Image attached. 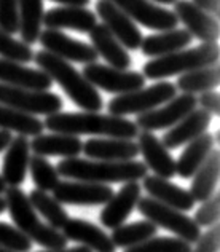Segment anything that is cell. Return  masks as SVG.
I'll list each match as a JSON object with an SVG mask.
<instances>
[{
  "label": "cell",
  "instance_id": "cell-1",
  "mask_svg": "<svg viewBox=\"0 0 220 252\" xmlns=\"http://www.w3.org/2000/svg\"><path fill=\"white\" fill-rule=\"evenodd\" d=\"M45 128L51 132L70 136H101L115 139H136L139 128L125 117L104 115L99 112H58L46 115Z\"/></svg>",
  "mask_w": 220,
  "mask_h": 252
},
{
  "label": "cell",
  "instance_id": "cell-2",
  "mask_svg": "<svg viewBox=\"0 0 220 252\" xmlns=\"http://www.w3.org/2000/svg\"><path fill=\"white\" fill-rule=\"evenodd\" d=\"M59 176L93 184H126L139 182L147 176V166L142 161H101L82 160V158H64L58 163Z\"/></svg>",
  "mask_w": 220,
  "mask_h": 252
},
{
  "label": "cell",
  "instance_id": "cell-3",
  "mask_svg": "<svg viewBox=\"0 0 220 252\" xmlns=\"http://www.w3.org/2000/svg\"><path fill=\"white\" fill-rule=\"evenodd\" d=\"M34 59L38 69L61 86L70 101L80 109L86 112H99L102 109L104 102L99 91L78 70H75L72 64L48 51H37Z\"/></svg>",
  "mask_w": 220,
  "mask_h": 252
},
{
  "label": "cell",
  "instance_id": "cell-4",
  "mask_svg": "<svg viewBox=\"0 0 220 252\" xmlns=\"http://www.w3.org/2000/svg\"><path fill=\"white\" fill-rule=\"evenodd\" d=\"M3 200L15 227L29 241H34L48 251L64 249L67 246V238L59 230L51 228L48 223H43L40 220L35 209L32 208L28 195L19 187L6 189Z\"/></svg>",
  "mask_w": 220,
  "mask_h": 252
},
{
  "label": "cell",
  "instance_id": "cell-5",
  "mask_svg": "<svg viewBox=\"0 0 220 252\" xmlns=\"http://www.w3.org/2000/svg\"><path fill=\"white\" fill-rule=\"evenodd\" d=\"M219 43H201L190 50H181L171 55L153 58L144 65L142 75L150 80H161V78L182 75L187 72L219 64Z\"/></svg>",
  "mask_w": 220,
  "mask_h": 252
},
{
  "label": "cell",
  "instance_id": "cell-6",
  "mask_svg": "<svg viewBox=\"0 0 220 252\" xmlns=\"http://www.w3.org/2000/svg\"><path fill=\"white\" fill-rule=\"evenodd\" d=\"M136 208L147 220L155 223L157 227L172 231V233L176 235V238H181L182 241L189 244L196 243L198 238L203 233L199 225L193 220L191 217H189L187 214H184V212L177 211L174 208H169V206H166V204L158 203L150 196L139 198V203Z\"/></svg>",
  "mask_w": 220,
  "mask_h": 252
},
{
  "label": "cell",
  "instance_id": "cell-7",
  "mask_svg": "<svg viewBox=\"0 0 220 252\" xmlns=\"http://www.w3.org/2000/svg\"><path fill=\"white\" fill-rule=\"evenodd\" d=\"M177 96V88L171 82H158L149 88H141L125 94H118L109 102L107 109L110 115L125 117L132 114H145V112L159 107L161 104L171 101Z\"/></svg>",
  "mask_w": 220,
  "mask_h": 252
},
{
  "label": "cell",
  "instance_id": "cell-8",
  "mask_svg": "<svg viewBox=\"0 0 220 252\" xmlns=\"http://www.w3.org/2000/svg\"><path fill=\"white\" fill-rule=\"evenodd\" d=\"M0 104L29 115H53L64 107L63 99L51 91L24 90L0 83Z\"/></svg>",
  "mask_w": 220,
  "mask_h": 252
},
{
  "label": "cell",
  "instance_id": "cell-9",
  "mask_svg": "<svg viewBox=\"0 0 220 252\" xmlns=\"http://www.w3.org/2000/svg\"><path fill=\"white\" fill-rule=\"evenodd\" d=\"M82 75L94 88H101L107 93H113L117 96L141 90L145 85V77L139 74V72L122 70L97 63L86 64L83 67Z\"/></svg>",
  "mask_w": 220,
  "mask_h": 252
},
{
  "label": "cell",
  "instance_id": "cell-10",
  "mask_svg": "<svg viewBox=\"0 0 220 252\" xmlns=\"http://www.w3.org/2000/svg\"><path fill=\"white\" fill-rule=\"evenodd\" d=\"M198 105V99L195 94H187L182 93L171 101L166 102L163 107H157L145 114L137 115L134 122L139 131H158V129H169L177 122H181L185 115H189L191 110H195Z\"/></svg>",
  "mask_w": 220,
  "mask_h": 252
},
{
  "label": "cell",
  "instance_id": "cell-11",
  "mask_svg": "<svg viewBox=\"0 0 220 252\" xmlns=\"http://www.w3.org/2000/svg\"><path fill=\"white\" fill-rule=\"evenodd\" d=\"M134 23H139L147 29L168 31L177 28L179 19L174 11H169L150 0H109Z\"/></svg>",
  "mask_w": 220,
  "mask_h": 252
},
{
  "label": "cell",
  "instance_id": "cell-12",
  "mask_svg": "<svg viewBox=\"0 0 220 252\" xmlns=\"http://www.w3.org/2000/svg\"><path fill=\"white\" fill-rule=\"evenodd\" d=\"M38 42L43 46L45 51L51 53L64 61L70 63H82V64H91L96 63L97 53L94 51L91 45L80 42L65 35L64 32L56 29H45L40 32Z\"/></svg>",
  "mask_w": 220,
  "mask_h": 252
},
{
  "label": "cell",
  "instance_id": "cell-13",
  "mask_svg": "<svg viewBox=\"0 0 220 252\" xmlns=\"http://www.w3.org/2000/svg\"><path fill=\"white\" fill-rule=\"evenodd\" d=\"M53 196L61 204L75 206H101L113 196V189L105 184L93 182H58L53 189Z\"/></svg>",
  "mask_w": 220,
  "mask_h": 252
},
{
  "label": "cell",
  "instance_id": "cell-14",
  "mask_svg": "<svg viewBox=\"0 0 220 252\" xmlns=\"http://www.w3.org/2000/svg\"><path fill=\"white\" fill-rule=\"evenodd\" d=\"M96 13L101 18L102 24L107 28L113 37L122 43L126 50H139L142 43V32L139 31L136 23L118 10L109 0H99L96 3Z\"/></svg>",
  "mask_w": 220,
  "mask_h": 252
},
{
  "label": "cell",
  "instance_id": "cell-15",
  "mask_svg": "<svg viewBox=\"0 0 220 252\" xmlns=\"http://www.w3.org/2000/svg\"><path fill=\"white\" fill-rule=\"evenodd\" d=\"M174 15L185 26L191 37L199 38L203 43H217L220 35L217 18L198 8L190 0H177L174 3Z\"/></svg>",
  "mask_w": 220,
  "mask_h": 252
},
{
  "label": "cell",
  "instance_id": "cell-16",
  "mask_svg": "<svg viewBox=\"0 0 220 252\" xmlns=\"http://www.w3.org/2000/svg\"><path fill=\"white\" fill-rule=\"evenodd\" d=\"M142 187L139 182H126L110 200L104 204L99 220L107 228H117L126 222L131 212L136 209Z\"/></svg>",
  "mask_w": 220,
  "mask_h": 252
},
{
  "label": "cell",
  "instance_id": "cell-17",
  "mask_svg": "<svg viewBox=\"0 0 220 252\" xmlns=\"http://www.w3.org/2000/svg\"><path fill=\"white\" fill-rule=\"evenodd\" d=\"M139 154L144 157V164L153 176L161 179H171L176 176V161L163 142L150 131H139L137 134Z\"/></svg>",
  "mask_w": 220,
  "mask_h": 252
},
{
  "label": "cell",
  "instance_id": "cell-18",
  "mask_svg": "<svg viewBox=\"0 0 220 252\" xmlns=\"http://www.w3.org/2000/svg\"><path fill=\"white\" fill-rule=\"evenodd\" d=\"M82 152L90 160L128 161L139 155V147L132 139L93 137L83 144Z\"/></svg>",
  "mask_w": 220,
  "mask_h": 252
},
{
  "label": "cell",
  "instance_id": "cell-19",
  "mask_svg": "<svg viewBox=\"0 0 220 252\" xmlns=\"http://www.w3.org/2000/svg\"><path fill=\"white\" fill-rule=\"evenodd\" d=\"M212 120V115L203 109L191 110L189 115H185L181 122H177L172 128L164 132L161 142L166 149H177L189 144L198 136L204 134L208 131Z\"/></svg>",
  "mask_w": 220,
  "mask_h": 252
},
{
  "label": "cell",
  "instance_id": "cell-20",
  "mask_svg": "<svg viewBox=\"0 0 220 252\" xmlns=\"http://www.w3.org/2000/svg\"><path fill=\"white\" fill-rule=\"evenodd\" d=\"M0 83L35 91H50L53 86V80L43 70L26 67L19 63L2 58H0Z\"/></svg>",
  "mask_w": 220,
  "mask_h": 252
},
{
  "label": "cell",
  "instance_id": "cell-21",
  "mask_svg": "<svg viewBox=\"0 0 220 252\" xmlns=\"http://www.w3.org/2000/svg\"><path fill=\"white\" fill-rule=\"evenodd\" d=\"M142 187L150 195V198L161 204H166L169 208H174L181 212L191 211L195 208L196 201L193 200L190 191L169 182V179H161L153 174L145 176Z\"/></svg>",
  "mask_w": 220,
  "mask_h": 252
},
{
  "label": "cell",
  "instance_id": "cell-22",
  "mask_svg": "<svg viewBox=\"0 0 220 252\" xmlns=\"http://www.w3.org/2000/svg\"><path fill=\"white\" fill-rule=\"evenodd\" d=\"M61 230L67 240L80 243L93 252H115L117 249L112 238L104 230L83 219H69Z\"/></svg>",
  "mask_w": 220,
  "mask_h": 252
},
{
  "label": "cell",
  "instance_id": "cell-23",
  "mask_svg": "<svg viewBox=\"0 0 220 252\" xmlns=\"http://www.w3.org/2000/svg\"><path fill=\"white\" fill-rule=\"evenodd\" d=\"M5 150L6 154L2 164V177L8 187H19L26 181L29 171L31 145L28 137H13Z\"/></svg>",
  "mask_w": 220,
  "mask_h": 252
},
{
  "label": "cell",
  "instance_id": "cell-24",
  "mask_svg": "<svg viewBox=\"0 0 220 252\" xmlns=\"http://www.w3.org/2000/svg\"><path fill=\"white\" fill-rule=\"evenodd\" d=\"M97 24L96 13L85 6H59L43 13V26L46 29H72L77 32H88Z\"/></svg>",
  "mask_w": 220,
  "mask_h": 252
},
{
  "label": "cell",
  "instance_id": "cell-25",
  "mask_svg": "<svg viewBox=\"0 0 220 252\" xmlns=\"http://www.w3.org/2000/svg\"><path fill=\"white\" fill-rule=\"evenodd\" d=\"M91 46L97 53V56L104 58L110 67L128 70L131 65V56L125 46L120 43L112 32L104 24H96L90 31Z\"/></svg>",
  "mask_w": 220,
  "mask_h": 252
},
{
  "label": "cell",
  "instance_id": "cell-26",
  "mask_svg": "<svg viewBox=\"0 0 220 252\" xmlns=\"http://www.w3.org/2000/svg\"><path fill=\"white\" fill-rule=\"evenodd\" d=\"M31 150L40 157H63L75 158L82 154L83 142L78 136L51 132V134H38L29 142Z\"/></svg>",
  "mask_w": 220,
  "mask_h": 252
},
{
  "label": "cell",
  "instance_id": "cell-27",
  "mask_svg": "<svg viewBox=\"0 0 220 252\" xmlns=\"http://www.w3.org/2000/svg\"><path fill=\"white\" fill-rule=\"evenodd\" d=\"M193 42L191 34L187 29H168L158 34H153L142 38L141 51L142 55L150 58H159L171 55L174 51H181Z\"/></svg>",
  "mask_w": 220,
  "mask_h": 252
},
{
  "label": "cell",
  "instance_id": "cell-28",
  "mask_svg": "<svg viewBox=\"0 0 220 252\" xmlns=\"http://www.w3.org/2000/svg\"><path fill=\"white\" fill-rule=\"evenodd\" d=\"M214 136L209 132L198 136L187 144L182 155L176 161V176H181L182 179H191L196 169L204 163L206 158L214 150Z\"/></svg>",
  "mask_w": 220,
  "mask_h": 252
},
{
  "label": "cell",
  "instance_id": "cell-29",
  "mask_svg": "<svg viewBox=\"0 0 220 252\" xmlns=\"http://www.w3.org/2000/svg\"><path fill=\"white\" fill-rule=\"evenodd\" d=\"M220 177V152L212 150L204 163L196 169L191 177L190 195L195 201H204L216 191Z\"/></svg>",
  "mask_w": 220,
  "mask_h": 252
},
{
  "label": "cell",
  "instance_id": "cell-30",
  "mask_svg": "<svg viewBox=\"0 0 220 252\" xmlns=\"http://www.w3.org/2000/svg\"><path fill=\"white\" fill-rule=\"evenodd\" d=\"M18 21L23 42L37 43L43 26V0H19Z\"/></svg>",
  "mask_w": 220,
  "mask_h": 252
},
{
  "label": "cell",
  "instance_id": "cell-31",
  "mask_svg": "<svg viewBox=\"0 0 220 252\" xmlns=\"http://www.w3.org/2000/svg\"><path fill=\"white\" fill-rule=\"evenodd\" d=\"M220 83V65L212 64L208 67H201L191 72L182 74L177 78L176 88L177 91L187 93V94H196V93L212 91Z\"/></svg>",
  "mask_w": 220,
  "mask_h": 252
},
{
  "label": "cell",
  "instance_id": "cell-32",
  "mask_svg": "<svg viewBox=\"0 0 220 252\" xmlns=\"http://www.w3.org/2000/svg\"><path fill=\"white\" fill-rule=\"evenodd\" d=\"M0 129L8 132H18L19 136H38L42 134L45 126L35 115L24 114L21 110L6 107L0 104Z\"/></svg>",
  "mask_w": 220,
  "mask_h": 252
},
{
  "label": "cell",
  "instance_id": "cell-33",
  "mask_svg": "<svg viewBox=\"0 0 220 252\" xmlns=\"http://www.w3.org/2000/svg\"><path fill=\"white\" fill-rule=\"evenodd\" d=\"M28 198L32 204V208H34L35 212H38V214L48 222L51 228L61 230L65 225V222L70 219L67 211L63 208V204L59 203L53 195H50L48 191H42V190L34 189Z\"/></svg>",
  "mask_w": 220,
  "mask_h": 252
},
{
  "label": "cell",
  "instance_id": "cell-34",
  "mask_svg": "<svg viewBox=\"0 0 220 252\" xmlns=\"http://www.w3.org/2000/svg\"><path fill=\"white\" fill-rule=\"evenodd\" d=\"M158 227L150 220H137L131 223H123L120 227L113 228L112 241L115 244V248L128 249L132 246H137L147 240H150L152 236H157Z\"/></svg>",
  "mask_w": 220,
  "mask_h": 252
},
{
  "label": "cell",
  "instance_id": "cell-35",
  "mask_svg": "<svg viewBox=\"0 0 220 252\" xmlns=\"http://www.w3.org/2000/svg\"><path fill=\"white\" fill-rule=\"evenodd\" d=\"M29 171L32 182L35 184L37 190L42 191H53L59 182V174L56 168L46 160L45 157L34 155L29 158Z\"/></svg>",
  "mask_w": 220,
  "mask_h": 252
},
{
  "label": "cell",
  "instance_id": "cell-36",
  "mask_svg": "<svg viewBox=\"0 0 220 252\" xmlns=\"http://www.w3.org/2000/svg\"><path fill=\"white\" fill-rule=\"evenodd\" d=\"M0 58L19 64H28L34 59V51H32L31 45L16 40L6 31L0 29Z\"/></svg>",
  "mask_w": 220,
  "mask_h": 252
},
{
  "label": "cell",
  "instance_id": "cell-37",
  "mask_svg": "<svg viewBox=\"0 0 220 252\" xmlns=\"http://www.w3.org/2000/svg\"><path fill=\"white\" fill-rule=\"evenodd\" d=\"M123 252H191V244L182 241L181 238L157 236L125 249Z\"/></svg>",
  "mask_w": 220,
  "mask_h": 252
},
{
  "label": "cell",
  "instance_id": "cell-38",
  "mask_svg": "<svg viewBox=\"0 0 220 252\" xmlns=\"http://www.w3.org/2000/svg\"><path fill=\"white\" fill-rule=\"evenodd\" d=\"M0 248L10 252H29L32 241H29L15 225L0 222Z\"/></svg>",
  "mask_w": 220,
  "mask_h": 252
},
{
  "label": "cell",
  "instance_id": "cell-39",
  "mask_svg": "<svg viewBox=\"0 0 220 252\" xmlns=\"http://www.w3.org/2000/svg\"><path fill=\"white\" fill-rule=\"evenodd\" d=\"M220 219V193L219 191H214L208 200H204L201 203V206L198 208V211L195 212V220L199 228H209L212 225L219 223Z\"/></svg>",
  "mask_w": 220,
  "mask_h": 252
},
{
  "label": "cell",
  "instance_id": "cell-40",
  "mask_svg": "<svg viewBox=\"0 0 220 252\" xmlns=\"http://www.w3.org/2000/svg\"><path fill=\"white\" fill-rule=\"evenodd\" d=\"M18 5L19 0H0V29L11 35L19 32Z\"/></svg>",
  "mask_w": 220,
  "mask_h": 252
},
{
  "label": "cell",
  "instance_id": "cell-41",
  "mask_svg": "<svg viewBox=\"0 0 220 252\" xmlns=\"http://www.w3.org/2000/svg\"><path fill=\"white\" fill-rule=\"evenodd\" d=\"M195 249H191V252H219L220 248V225L216 223L209 227L208 230L201 233V236L198 238V241L195 243Z\"/></svg>",
  "mask_w": 220,
  "mask_h": 252
},
{
  "label": "cell",
  "instance_id": "cell-42",
  "mask_svg": "<svg viewBox=\"0 0 220 252\" xmlns=\"http://www.w3.org/2000/svg\"><path fill=\"white\" fill-rule=\"evenodd\" d=\"M196 99L198 104L201 105V109L208 112V114L211 115L220 114V94L217 91H204Z\"/></svg>",
  "mask_w": 220,
  "mask_h": 252
},
{
  "label": "cell",
  "instance_id": "cell-43",
  "mask_svg": "<svg viewBox=\"0 0 220 252\" xmlns=\"http://www.w3.org/2000/svg\"><path fill=\"white\" fill-rule=\"evenodd\" d=\"M193 5H196L198 8H201L203 11L209 13L211 16H214L219 19L220 15V0H190Z\"/></svg>",
  "mask_w": 220,
  "mask_h": 252
},
{
  "label": "cell",
  "instance_id": "cell-44",
  "mask_svg": "<svg viewBox=\"0 0 220 252\" xmlns=\"http://www.w3.org/2000/svg\"><path fill=\"white\" fill-rule=\"evenodd\" d=\"M53 2L61 3L63 6H86L91 0H53Z\"/></svg>",
  "mask_w": 220,
  "mask_h": 252
},
{
  "label": "cell",
  "instance_id": "cell-45",
  "mask_svg": "<svg viewBox=\"0 0 220 252\" xmlns=\"http://www.w3.org/2000/svg\"><path fill=\"white\" fill-rule=\"evenodd\" d=\"M11 139H13L11 137V132L0 129V152H3L6 147H8V144H10Z\"/></svg>",
  "mask_w": 220,
  "mask_h": 252
},
{
  "label": "cell",
  "instance_id": "cell-46",
  "mask_svg": "<svg viewBox=\"0 0 220 252\" xmlns=\"http://www.w3.org/2000/svg\"><path fill=\"white\" fill-rule=\"evenodd\" d=\"M40 252H93L91 249L85 246H77V248H64V249H55V251H40Z\"/></svg>",
  "mask_w": 220,
  "mask_h": 252
},
{
  "label": "cell",
  "instance_id": "cell-47",
  "mask_svg": "<svg viewBox=\"0 0 220 252\" xmlns=\"http://www.w3.org/2000/svg\"><path fill=\"white\" fill-rule=\"evenodd\" d=\"M153 3H163V5H174L177 0H150Z\"/></svg>",
  "mask_w": 220,
  "mask_h": 252
},
{
  "label": "cell",
  "instance_id": "cell-48",
  "mask_svg": "<svg viewBox=\"0 0 220 252\" xmlns=\"http://www.w3.org/2000/svg\"><path fill=\"white\" fill-rule=\"evenodd\" d=\"M6 189H8V185H6V184H5V181H3V177H2V174H0V195H3Z\"/></svg>",
  "mask_w": 220,
  "mask_h": 252
},
{
  "label": "cell",
  "instance_id": "cell-49",
  "mask_svg": "<svg viewBox=\"0 0 220 252\" xmlns=\"http://www.w3.org/2000/svg\"><path fill=\"white\" fill-rule=\"evenodd\" d=\"M6 211V204H5V200L2 196H0V214H3V212Z\"/></svg>",
  "mask_w": 220,
  "mask_h": 252
},
{
  "label": "cell",
  "instance_id": "cell-50",
  "mask_svg": "<svg viewBox=\"0 0 220 252\" xmlns=\"http://www.w3.org/2000/svg\"><path fill=\"white\" fill-rule=\"evenodd\" d=\"M0 252H10V251H5V249H2V248H0Z\"/></svg>",
  "mask_w": 220,
  "mask_h": 252
}]
</instances>
